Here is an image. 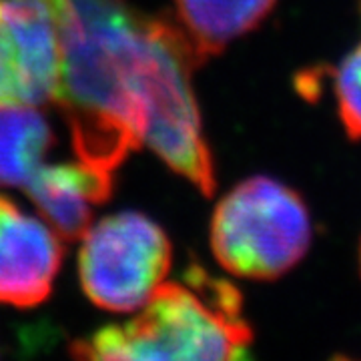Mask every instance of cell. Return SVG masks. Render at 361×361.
<instances>
[{"instance_id":"6da1fadb","label":"cell","mask_w":361,"mask_h":361,"mask_svg":"<svg viewBox=\"0 0 361 361\" xmlns=\"http://www.w3.org/2000/svg\"><path fill=\"white\" fill-rule=\"evenodd\" d=\"M61 47L54 106L80 163L115 173L145 135L141 78L149 16L127 0H44Z\"/></svg>"},{"instance_id":"7a4b0ae2","label":"cell","mask_w":361,"mask_h":361,"mask_svg":"<svg viewBox=\"0 0 361 361\" xmlns=\"http://www.w3.org/2000/svg\"><path fill=\"white\" fill-rule=\"evenodd\" d=\"M251 327L229 281L191 265L125 325L73 343L75 361H251Z\"/></svg>"},{"instance_id":"3957f363","label":"cell","mask_w":361,"mask_h":361,"mask_svg":"<svg viewBox=\"0 0 361 361\" xmlns=\"http://www.w3.org/2000/svg\"><path fill=\"white\" fill-rule=\"evenodd\" d=\"M201 66L173 16H149L142 61L145 135L157 157L205 195L215 193V163L193 89Z\"/></svg>"},{"instance_id":"277c9868","label":"cell","mask_w":361,"mask_h":361,"mask_svg":"<svg viewBox=\"0 0 361 361\" xmlns=\"http://www.w3.org/2000/svg\"><path fill=\"white\" fill-rule=\"evenodd\" d=\"M311 241L307 203L271 177L241 180L213 211L211 249L221 267L237 277L277 279L307 255Z\"/></svg>"},{"instance_id":"5b68a950","label":"cell","mask_w":361,"mask_h":361,"mask_svg":"<svg viewBox=\"0 0 361 361\" xmlns=\"http://www.w3.org/2000/svg\"><path fill=\"white\" fill-rule=\"evenodd\" d=\"M173 259L167 233L135 211L101 219L82 235L78 277L85 295L106 311L141 310L165 283Z\"/></svg>"},{"instance_id":"8992f818","label":"cell","mask_w":361,"mask_h":361,"mask_svg":"<svg viewBox=\"0 0 361 361\" xmlns=\"http://www.w3.org/2000/svg\"><path fill=\"white\" fill-rule=\"evenodd\" d=\"M61 47L44 0H0V104H54Z\"/></svg>"},{"instance_id":"52a82bcc","label":"cell","mask_w":361,"mask_h":361,"mask_svg":"<svg viewBox=\"0 0 361 361\" xmlns=\"http://www.w3.org/2000/svg\"><path fill=\"white\" fill-rule=\"evenodd\" d=\"M61 237L0 195V303L18 310L51 295L63 263Z\"/></svg>"},{"instance_id":"ba28073f","label":"cell","mask_w":361,"mask_h":361,"mask_svg":"<svg viewBox=\"0 0 361 361\" xmlns=\"http://www.w3.org/2000/svg\"><path fill=\"white\" fill-rule=\"evenodd\" d=\"M25 189L52 231L65 241H77L90 227L92 209L111 199L113 173L80 161L42 165Z\"/></svg>"},{"instance_id":"9c48e42d","label":"cell","mask_w":361,"mask_h":361,"mask_svg":"<svg viewBox=\"0 0 361 361\" xmlns=\"http://www.w3.org/2000/svg\"><path fill=\"white\" fill-rule=\"evenodd\" d=\"M275 4L277 0H175L173 20L203 65L233 40L253 32Z\"/></svg>"},{"instance_id":"30bf717a","label":"cell","mask_w":361,"mask_h":361,"mask_svg":"<svg viewBox=\"0 0 361 361\" xmlns=\"http://www.w3.org/2000/svg\"><path fill=\"white\" fill-rule=\"evenodd\" d=\"M54 142L39 106L0 104V187H25Z\"/></svg>"},{"instance_id":"8fae6325","label":"cell","mask_w":361,"mask_h":361,"mask_svg":"<svg viewBox=\"0 0 361 361\" xmlns=\"http://www.w3.org/2000/svg\"><path fill=\"white\" fill-rule=\"evenodd\" d=\"M339 121L351 141H361V40L345 54L334 75Z\"/></svg>"},{"instance_id":"7c38bea8","label":"cell","mask_w":361,"mask_h":361,"mask_svg":"<svg viewBox=\"0 0 361 361\" xmlns=\"http://www.w3.org/2000/svg\"><path fill=\"white\" fill-rule=\"evenodd\" d=\"M334 361H353V360H345V357H337V360H334Z\"/></svg>"},{"instance_id":"4fadbf2b","label":"cell","mask_w":361,"mask_h":361,"mask_svg":"<svg viewBox=\"0 0 361 361\" xmlns=\"http://www.w3.org/2000/svg\"><path fill=\"white\" fill-rule=\"evenodd\" d=\"M360 267H361V243H360Z\"/></svg>"}]
</instances>
